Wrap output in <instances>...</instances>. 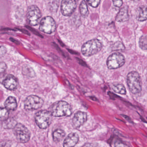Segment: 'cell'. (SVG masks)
Segmentation results:
<instances>
[{
  "label": "cell",
  "mask_w": 147,
  "mask_h": 147,
  "mask_svg": "<svg viewBox=\"0 0 147 147\" xmlns=\"http://www.w3.org/2000/svg\"><path fill=\"white\" fill-rule=\"evenodd\" d=\"M113 90L117 93L122 95H125L127 93L125 86L122 84H113L112 86Z\"/></svg>",
  "instance_id": "obj_19"
},
{
  "label": "cell",
  "mask_w": 147,
  "mask_h": 147,
  "mask_svg": "<svg viewBox=\"0 0 147 147\" xmlns=\"http://www.w3.org/2000/svg\"><path fill=\"white\" fill-rule=\"evenodd\" d=\"M132 1H134L135 2H137L139 1H140V0H132Z\"/></svg>",
  "instance_id": "obj_30"
},
{
  "label": "cell",
  "mask_w": 147,
  "mask_h": 147,
  "mask_svg": "<svg viewBox=\"0 0 147 147\" xmlns=\"http://www.w3.org/2000/svg\"><path fill=\"white\" fill-rule=\"evenodd\" d=\"M136 19L139 21L142 22L147 20V6H142L139 7L136 11Z\"/></svg>",
  "instance_id": "obj_15"
},
{
  "label": "cell",
  "mask_w": 147,
  "mask_h": 147,
  "mask_svg": "<svg viewBox=\"0 0 147 147\" xmlns=\"http://www.w3.org/2000/svg\"><path fill=\"white\" fill-rule=\"evenodd\" d=\"M113 49L116 51H121L124 49V47L123 45L121 42H117L115 43L114 45L113 46Z\"/></svg>",
  "instance_id": "obj_24"
},
{
  "label": "cell",
  "mask_w": 147,
  "mask_h": 147,
  "mask_svg": "<svg viewBox=\"0 0 147 147\" xmlns=\"http://www.w3.org/2000/svg\"><path fill=\"white\" fill-rule=\"evenodd\" d=\"M17 124V122L13 118H8L3 121V127L5 129H14Z\"/></svg>",
  "instance_id": "obj_18"
},
{
  "label": "cell",
  "mask_w": 147,
  "mask_h": 147,
  "mask_svg": "<svg viewBox=\"0 0 147 147\" xmlns=\"http://www.w3.org/2000/svg\"><path fill=\"white\" fill-rule=\"evenodd\" d=\"M65 133L64 130L60 129H56L53 133V139L56 142L61 141L65 136Z\"/></svg>",
  "instance_id": "obj_17"
},
{
  "label": "cell",
  "mask_w": 147,
  "mask_h": 147,
  "mask_svg": "<svg viewBox=\"0 0 147 147\" xmlns=\"http://www.w3.org/2000/svg\"><path fill=\"white\" fill-rule=\"evenodd\" d=\"M79 10L81 15L84 17L88 16L89 14V9L87 3L85 1H82L79 6Z\"/></svg>",
  "instance_id": "obj_20"
},
{
  "label": "cell",
  "mask_w": 147,
  "mask_h": 147,
  "mask_svg": "<svg viewBox=\"0 0 147 147\" xmlns=\"http://www.w3.org/2000/svg\"><path fill=\"white\" fill-rule=\"evenodd\" d=\"M86 1L90 6L94 8L97 7L101 2V0H86Z\"/></svg>",
  "instance_id": "obj_23"
},
{
  "label": "cell",
  "mask_w": 147,
  "mask_h": 147,
  "mask_svg": "<svg viewBox=\"0 0 147 147\" xmlns=\"http://www.w3.org/2000/svg\"><path fill=\"white\" fill-rule=\"evenodd\" d=\"M79 140V136L76 133L70 134L65 139L64 142V147H74Z\"/></svg>",
  "instance_id": "obj_13"
},
{
  "label": "cell",
  "mask_w": 147,
  "mask_h": 147,
  "mask_svg": "<svg viewBox=\"0 0 147 147\" xmlns=\"http://www.w3.org/2000/svg\"><path fill=\"white\" fill-rule=\"evenodd\" d=\"M3 84L7 90H14L17 88L18 81L14 76L9 74L3 81Z\"/></svg>",
  "instance_id": "obj_12"
},
{
  "label": "cell",
  "mask_w": 147,
  "mask_h": 147,
  "mask_svg": "<svg viewBox=\"0 0 147 147\" xmlns=\"http://www.w3.org/2000/svg\"><path fill=\"white\" fill-rule=\"evenodd\" d=\"M140 46L142 50H147V35H143L140 39Z\"/></svg>",
  "instance_id": "obj_21"
},
{
  "label": "cell",
  "mask_w": 147,
  "mask_h": 147,
  "mask_svg": "<svg viewBox=\"0 0 147 147\" xmlns=\"http://www.w3.org/2000/svg\"><path fill=\"white\" fill-rule=\"evenodd\" d=\"M125 63L124 56L120 53L111 54L107 59V65L109 69H115L121 68Z\"/></svg>",
  "instance_id": "obj_7"
},
{
  "label": "cell",
  "mask_w": 147,
  "mask_h": 147,
  "mask_svg": "<svg viewBox=\"0 0 147 147\" xmlns=\"http://www.w3.org/2000/svg\"><path fill=\"white\" fill-rule=\"evenodd\" d=\"M6 50L5 47L3 46H1V56L2 57L4 55V54L6 53Z\"/></svg>",
  "instance_id": "obj_28"
},
{
  "label": "cell",
  "mask_w": 147,
  "mask_h": 147,
  "mask_svg": "<svg viewBox=\"0 0 147 147\" xmlns=\"http://www.w3.org/2000/svg\"><path fill=\"white\" fill-rule=\"evenodd\" d=\"M127 84L129 90L133 94H138L141 91V79L140 74L136 71H132L128 74Z\"/></svg>",
  "instance_id": "obj_2"
},
{
  "label": "cell",
  "mask_w": 147,
  "mask_h": 147,
  "mask_svg": "<svg viewBox=\"0 0 147 147\" xmlns=\"http://www.w3.org/2000/svg\"><path fill=\"white\" fill-rule=\"evenodd\" d=\"M8 110L6 108H1V120L5 121L8 118Z\"/></svg>",
  "instance_id": "obj_22"
},
{
  "label": "cell",
  "mask_w": 147,
  "mask_h": 147,
  "mask_svg": "<svg viewBox=\"0 0 147 147\" xmlns=\"http://www.w3.org/2000/svg\"><path fill=\"white\" fill-rule=\"evenodd\" d=\"M114 147H128L121 141L117 140L114 142Z\"/></svg>",
  "instance_id": "obj_25"
},
{
  "label": "cell",
  "mask_w": 147,
  "mask_h": 147,
  "mask_svg": "<svg viewBox=\"0 0 147 147\" xmlns=\"http://www.w3.org/2000/svg\"><path fill=\"white\" fill-rule=\"evenodd\" d=\"M14 130L15 136L19 142L25 143L27 142L30 140L31 133L23 124L17 123Z\"/></svg>",
  "instance_id": "obj_6"
},
{
  "label": "cell",
  "mask_w": 147,
  "mask_h": 147,
  "mask_svg": "<svg viewBox=\"0 0 147 147\" xmlns=\"http://www.w3.org/2000/svg\"><path fill=\"white\" fill-rule=\"evenodd\" d=\"M102 48V45L98 40L92 39L85 43L81 51L84 56L90 57L99 52Z\"/></svg>",
  "instance_id": "obj_3"
},
{
  "label": "cell",
  "mask_w": 147,
  "mask_h": 147,
  "mask_svg": "<svg viewBox=\"0 0 147 147\" xmlns=\"http://www.w3.org/2000/svg\"><path fill=\"white\" fill-rule=\"evenodd\" d=\"M43 104L42 98L38 96L31 95L24 101V108L27 111L35 110L41 108Z\"/></svg>",
  "instance_id": "obj_8"
},
{
  "label": "cell",
  "mask_w": 147,
  "mask_h": 147,
  "mask_svg": "<svg viewBox=\"0 0 147 147\" xmlns=\"http://www.w3.org/2000/svg\"><path fill=\"white\" fill-rule=\"evenodd\" d=\"M83 147H96L93 144H87L83 146Z\"/></svg>",
  "instance_id": "obj_29"
},
{
  "label": "cell",
  "mask_w": 147,
  "mask_h": 147,
  "mask_svg": "<svg viewBox=\"0 0 147 147\" xmlns=\"http://www.w3.org/2000/svg\"><path fill=\"white\" fill-rule=\"evenodd\" d=\"M114 5L116 7H120L123 5V0H112Z\"/></svg>",
  "instance_id": "obj_26"
},
{
  "label": "cell",
  "mask_w": 147,
  "mask_h": 147,
  "mask_svg": "<svg viewBox=\"0 0 147 147\" xmlns=\"http://www.w3.org/2000/svg\"><path fill=\"white\" fill-rule=\"evenodd\" d=\"M26 17L28 22L31 26H37L41 20V12L36 5H31L28 8Z\"/></svg>",
  "instance_id": "obj_5"
},
{
  "label": "cell",
  "mask_w": 147,
  "mask_h": 147,
  "mask_svg": "<svg viewBox=\"0 0 147 147\" xmlns=\"http://www.w3.org/2000/svg\"><path fill=\"white\" fill-rule=\"evenodd\" d=\"M52 116L50 111H40L35 114V123L40 128L45 129L51 123Z\"/></svg>",
  "instance_id": "obj_4"
},
{
  "label": "cell",
  "mask_w": 147,
  "mask_h": 147,
  "mask_svg": "<svg viewBox=\"0 0 147 147\" xmlns=\"http://www.w3.org/2000/svg\"><path fill=\"white\" fill-rule=\"evenodd\" d=\"M77 7L76 0H62L61 12L64 16H70L72 14Z\"/></svg>",
  "instance_id": "obj_10"
},
{
  "label": "cell",
  "mask_w": 147,
  "mask_h": 147,
  "mask_svg": "<svg viewBox=\"0 0 147 147\" xmlns=\"http://www.w3.org/2000/svg\"><path fill=\"white\" fill-rule=\"evenodd\" d=\"M56 22L51 16L44 17L40 22V30L48 34H51L54 32L56 30Z\"/></svg>",
  "instance_id": "obj_9"
},
{
  "label": "cell",
  "mask_w": 147,
  "mask_h": 147,
  "mask_svg": "<svg viewBox=\"0 0 147 147\" xmlns=\"http://www.w3.org/2000/svg\"><path fill=\"white\" fill-rule=\"evenodd\" d=\"M87 115L85 112L79 111L76 113L72 119L73 126L76 128H79L86 122Z\"/></svg>",
  "instance_id": "obj_11"
},
{
  "label": "cell",
  "mask_w": 147,
  "mask_h": 147,
  "mask_svg": "<svg viewBox=\"0 0 147 147\" xmlns=\"http://www.w3.org/2000/svg\"><path fill=\"white\" fill-rule=\"evenodd\" d=\"M129 19V14L127 7L125 6L122 8L117 16V21L118 22H125Z\"/></svg>",
  "instance_id": "obj_14"
},
{
  "label": "cell",
  "mask_w": 147,
  "mask_h": 147,
  "mask_svg": "<svg viewBox=\"0 0 147 147\" xmlns=\"http://www.w3.org/2000/svg\"><path fill=\"white\" fill-rule=\"evenodd\" d=\"M53 116L56 117L70 116L72 114V109L69 104L64 101H58L54 103L50 108Z\"/></svg>",
  "instance_id": "obj_1"
},
{
  "label": "cell",
  "mask_w": 147,
  "mask_h": 147,
  "mask_svg": "<svg viewBox=\"0 0 147 147\" xmlns=\"http://www.w3.org/2000/svg\"><path fill=\"white\" fill-rule=\"evenodd\" d=\"M7 68V66L5 63H1V72L2 73L3 72H4Z\"/></svg>",
  "instance_id": "obj_27"
},
{
  "label": "cell",
  "mask_w": 147,
  "mask_h": 147,
  "mask_svg": "<svg viewBox=\"0 0 147 147\" xmlns=\"http://www.w3.org/2000/svg\"><path fill=\"white\" fill-rule=\"evenodd\" d=\"M5 108L8 111L15 110L17 108V104L16 99L13 96H9L7 98L4 103Z\"/></svg>",
  "instance_id": "obj_16"
}]
</instances>
